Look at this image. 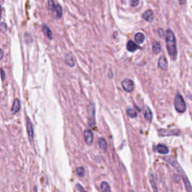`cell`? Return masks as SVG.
Here are the masks:
<instances>
[{
    "label": "cell",
    "instance_id": "cell-1",
    "mask_svg": "<svg viewBox=\"0 0 192 192\" xmlns=\"http://www.w3.org/2000/svg\"><path fill=\"white\" fill-rule=\"evenodd\" d=\"M166 44L168 54L173 60H175L177 56V48L175 35L171 30L168 29L166 32Z\"/></svg>",
    "mask_w": 192,
    "mask_h": 192
},
{
    "label": "cell",
    "instance_id": "cell-2",
    "mask_svg": "<svg viewBox=\"0 0 192 192\" xmlns=\"http://www.w3.org/2000/svg\"><path fill=\"white\" fill-rule=\"evenodd\" d=\"M165 160L167 161L170 164H172V166L176 169V170L179 172V173L182 174V179H183V182H184L185 188V190L187 192H192V186L191 185L190 181H189L187 175L185 173L184 170H183L182 167L179 165V164L174 159H172V158H164Z\"/></svg>",
    "mask_w": 192,
    "mask_h": 192
},
{
    "label": "cell",
    "instance_id": "cell-3",
    "mask_svg": "<svg viewBox=\"0 0 192 192\" xmlns=\"http://www.w3.org/2000/svg\"><path fill=\"white\" fill-rule=\"evenodd\" d=\"M174 107L178 113H183L186 111L187 107L184 98L180 94H177L174 98Z\"/></svg>",
    "mask_w": 192,
    "mask_h": 192
},
{
    "label": "cell",
    "instance_id": "cell-4",
    "mask_svg": "<svg viewBox=\"0 0 192 192\" xmlns=\"http://www.w3.org/2000/svg\"><path fill=\"white\" fill-rule=\"evenodd\" d=\"M95 112L94 104L91 103L87 108V119H88V124L90 127H93L95 125Z\"/></svg>",
    "mask_w": 192,
    "mask_h": 192
},
{
    "label": "cell",
    "instance_id": "cell-5",
    "mask_svg": "<svg viewBox=\"0 0 192 192\" xmlns=\"http://www.w3.org/2000/svg\"><path fill=\"white\" fill-rule=\"evenodd\" d=\"M181 131L179 129H161L159 130V135L161 137L167 136H179Z\"/></svg>",
    "mask_w": 192,
    "mask_h": 192
},
{
    "label": "cell",
    "instance_id": "cell-6",
    "mask_svg": "<svg viewBox=\"0 0 192 192\" xmlns=\"http://www.w3.org/2000/svg\"><path fill=\"white\" fill-rule=\"evenodd\" d=\"M122 87L127 92H131L135 88V83L133 80L131 79H125L122 82Z\"/></svg>",
    "mask_w": 192,
    "mask_h": 192
},
{
    "label": "cell",
    "instance_id": "cell-7",
    "mask_svg": "<svg viewBox=\"0 0 192 192\" xmlns=\"http://www.w3.org/2000/svg\"><path fill=\"white\" fill-rule=\"evenodd\" d=\"M26 128H27V133L29 140L30 143H32L34 140V130H33V125L31 122L30 119L29 117H26Z\"/></svg>",
    "mask_w": 192,
    "mask_h": 192
},
{
    "label": "cell",
    "instance_id": "cell-8",
    "mask_svg": "<svg viewBox=\"0 0 192 192\" xmlns=\"http://www.w3.org/2000/svg\"><path fill=\"white\" fill-rule=\"evenodd\" d=\"M84 138H85L86 143L89 146H91L93 143V133L90 129H86L84 131Z\"/></svg>",
    "mask_w": 192,
    "mask_h": 192
},
{
    "label": "cell",
    "instance_id": "cell-9",
    "mask_svg": "<svg viewBox=\"0 0 192 192\" xmlns=\"http://www.w3.org/2000/svg\"><path fill=\"white\" fill-rule=\"evenodd\" d=\"M149 181H150V184H151V186H152V190H153V191L159 192V191H158L157 185H156V182H155V179L153 176V173H152V170H149Z\"/></svg>",
    "mask_w": 192,
    "mask_h": 192
},
{
    "label": "cell",
    "instance_id": "cell-10",
    "mask_svg": "<svg viewBox=\"0 0 192 192\" xmlns=\"http://www.w3.org/2000/svg\"><path fill=\"white\" fill-rule=\"evenodd\" d=\"M20 109V101L18 98L15 99L13 102V105H12V108H11V112L12 113L15 114L18 112Z\"/></svg>",
    "mask_w": 192,
    "mask_h": 192
},
{
    "label": "cell",
    "instance_id": "cell-11",
    "mask_svg": "<svg viewBox=\"0 0 192 192\" xmlns=\"http://www.w3.org/2000/svg\"><path fill=\"white\" fill-rule=\"evenodd\" d=\"M156 150L159 154H162V155H166L169 152V149L167 146L163 145V144H159L156 146Z\"/></svg>",
    "mask_w": 192,
    "mask_h": 192
},
{
    "label": "cell",
    "instance_id": "cell-12",
    "mask_svg": "<svg viewBox=\"0 0 192 192\" xmlns=\"http://www.w3.org/2000/svg\"><path fill=\"white\" fill-rule=\"evenodd\" d=\"M140 48V47L137 44H136L135 42L132 41H129L128 42V44H127V50L129 52H135V50H138Z\"/></svg>",
    "mask_w": 192,
    "mask_h": 192
},
{
    "label": "cell",
    "instance_id": "cell-13",
    "mask_svg": "<svg viewBox=\"0 0 192 192\" xmlns=\"http://www.w3.org/2000/svg\"><path fill=\"white\" fill-rule=\"evenodd\" d=\"M159 66L162 70H167L168 67V63L167 59L164 56H161L159 60Z\"/></svg>",
    "mask_w": 192,
    "mask_h": 192
},
{
    "label": "cell",
    "instance_id": "cell-14",
    "mask_svg": "<svg viewBox=\"0 0 192 192\" xmlns=\"http://www.w3.org/2000/svg\"><path fill=\"white\" fill-rule=\"evenodd\" d=\"M143 19L147 21V22H152L154 18L153 12H152L151 10H148V11H146V12L143 14Z\"/></svg>",
    "mask_w": 192,
    "mask_h": 192
},
{
    "label": "cell",
    "instance_id": "cell-15",
    "mask_svg": "<svg viewBox=\"0 0 192 192\" xmlns=\"http://www.w3.org/2000/svg\"><path fill=\"white\" fill-rule=\"evenodd\" d=\"M42 30H43V32L44 33V35H46L47 39H49L50 40L53 39V33H52L50 28L48 27L47 25H43V26H42Z\"/></svg>",
    "mask_w": 192,
    "mask_h": 192
},
{
    "label": "cell",
    "instance_id": "cell-16",
    "mask_svg": "<svg viewBox=\"0 0 192 192\" xmlns=\"http://www.w3.org/2000/svg\"><path fill=\"white\" fill-rule=\"evenodd\" d=\"M65 62L70 67H74L75 65V62H74V59H73V57L70 54L66 55L65 57Z\"/></svg>",
    "mask_w": 192,
    "mask_h": 192
},
{
    "label": "cell",
    "instance_id": "cell-17",
    "mask_svg": "<svg viewBox=\"0 0 192 192\" xmlns=\"http://www.w3.org/2000/svg\"><path fill=\"white\" fill-rule=\"evenodd\" d=\"M98 145H99V146H100V148H101V150L104 151V152H106V151H107V143L104 138H103V137L99 138V140H98Z\"/></svg>",
    "mask_w": 192,
    "mask_h": 192
},
{
    "label": "cell",
    "instance_id": "cell-18",
    "mask_svg": "<svg viewBox=\"0 0 192 192\" xmlns=\"http://www.w3.org/2000/svg\"><path fill=\"white\" fill-rule=\"evenodd\" d=\"M135 41L137 44H142L143 43L144 40H145V36H144L142 32H138L135 35Z\"/></svg>",
    "mask_w": 192,
    "mask_h": 192
},
{
    "label": "cell",
    "instance_id": "cell-19",
    "mask_svg": "<svg viewBox=\"0 0 192 192\" xmlns=\"http://www.w3.org/2000/svg\"><path fill=\"white\" fill-rule=\"evenodd\" d=\"M152 116H152V112L151 111V110L149 109V107H146V111H145V113H144V117H145L146 121L151 122L152 120Z\"/></svg>",
    "mask_w": 192,
    "mask_h": 192
},
{
    "label": "cell",
    "instance_id": "cell-20",
    "mask_svg": "<svg viewBox=\"0 0 192 192\" xmlns=\"http://www.w3.org/2000/svg\"><path fill=\"white\" fill-rule=\"evenodd\" d=\"M152 51L155 54H158L160 53L161 51V45L159 42L154 41L153 44H152Z\"/></svg>",
    "mask_w": 192,
    "mask_h": 192
},
{
    "label": "cell",
    "instance_id": "cell-21",
    "mask_svg": "<svg viewBox=\"0 0 192 192\" xmlns=\"http://www.w3.org/2000/svg\"><path fill=\"white\" fill-rule=\"evenodd\" d=\"M126 113L127 115H128L130 118L135 119L137 116V112L136 111H135L134 109H132V108H128L126 111Z\"/></svg>",
    "mask_w": 192,
    "mask_h": 192
},
{
    "label": "cell",
    "instance_id": "cell-22",
    "mask_svg": "<svg viewBox=\"0 0 192 192\" xmlns=\"http://www.w3.org/2000/svg\"><path fill=\"white\" fill-rule=\"evenodd\" d=\"M101 190L102 192H111V188L107 182H103L101 184Z\"/></svg>",
    "mask_w": 192,
    "mask_h": 192
},
{
    "label": "cell",
    "instance_id": "cell-23",
    "mask_svg": "<svg viewBox=\"0 0 192 192\" xmlns=\"http://www.w3.org/2000/svg\"><path fill=\"white\" fill-rule=\"evenodd\" d=\"M55 11H56V15L59 18H61L63 16V8L59 5H56L55 7Z\"/></svg>",
    "mask_w": 192,
    "mask_h": 192
},
{
    "label": "cell",
    "instance_id": "cell-24",
    "mask_svg": "<svg viewBox=\"0 0 192 192\" xmlns=\"http://www.w3.org/2000/svg\"><path fill=\"white\" fill-rule=\"evenodd\" d=\"M77 174L80 177H83L85 174V170L83 167H77Z\"/></svg>",
    "mask_w": 192,
    "mask_h": 192
},
{
    "label": "cell",
    "instance_id": "cell-25",
    "mask_svg": "<svg viewBox=\"0 0 192 192\" xmlns=\"http://www.w3.org/2000/svg\"><path fill=\"white\" fill-rule=\"evenodd\" d=\"M48 5H49V8H50L51 11H54L56 5H55V3L53 0H49V2H48Z\"/></svg>",
    "mask_w": 192,
    "mask_h": 192
},
{
    "label": "cell",
    "instance_id": "cell-26",
    "mask_svg": "<svg viewBox=\"0 0 192 192\" xmlns=\"http://www.w3.org/2000/svg\"><path fill=\"white\" fill-rule=\"evenodd\" d=\"M139 4V0H130V5L132 7L137 6Z\"/></svg>",
    "mask_w": 192,
    "mask_h": 192
},
{
    "label": "cell",
    "instance_id": "cell-27",
    "mask_svg": "<svg viewBox=\"0 0 192 192\" xmlns=\"http://www.w3.org/2000/svg\"><path fill=\"white\" fill-rule=\"evenodd\" d=\"M173 180H174L176 183H179V182H180V179H181L182 176H179V175H178V174H174L173 175Z\"/></svg>",
    "mask_w": 192,
    "mask_h": 192
},
{
    "label": "cell",
    "instance_id": "cell-28",
    "mask_svg": "<svg viewBox=\"0 0 192 192\" xmlns=\"http://www.w3.org/2000/svg\"><path fill=\"white\" fill-rule=\"evenodd\" d=\"M1 77H2V80H4V79H5V71H4L3 69H1Z\"/></svg>",
    "mask_w": 192,
    "mask_h": 192
},
{
    "label": "cell",
    "instance_id": "cell-29",
    "mask_svg": "<svg viewBox=\"0 0 192 192\" xmlns=\"http://www.w3.org/2000/svg\"><path fill=\"white\" fill-rule=\"evenodd\" d=\"M180 5H185L186 3V0H179Z\"/></svg>",
    "mask_w": 192,
    "mask_h": 192
},
{
    "label": "cell",
    "instance_id": "cell-30",
    "mask_svg": "<svg viewBox=\"0 0 192 192\" xmlns=\"http://www.w3.org/2000/svg\"><path fill=\"white\" fill-rule=\"evenodd\" d=\"M3 56H4V53H3V51H2L1 49H0V60L3 58Z\"/></svg>",
    "mask_w": 192,
    "mask_h": 192
},
{
    "label": "cell",
    "instance_id": "cell-31",
    "mask_svg": "<svg viewBox=\"0 0 192 192\" xmlns=\"http://www.w3.org/2000/svg\"><path fill=\"white\" fill-rule=\"evenodd\" d=\"M2 17V6L0 5V19Z\"/></svg>",
    "mask_w": 192,
    "mask_h": 192
},
{
    "label": "cell",
    "instance_id": "cell-32",
    "mask_svg": "<svg viewBox=\"0 0 192 192\" xmlns=\"http://www.w3.org/2000/svg\"><path fill=\"white\" fill-rule=\"evenodd\" d=\"M131 192H134V191H131Z\"/></svg>",
    "mask_w": 192,
    "mask_h": 192
},
{
    "label": "cell",
    "instance_id": "cell-33",
    "mask_svg": "<svg viewBox=\"0 0 192 192\" xmlns=\"http://www.w3.org/2000/svg\"><path fill=\"white\" fill-rule=\"evenodd\" d=\"M83 192H85V191H83Z\"/></svg>",
    "mask_w": 192,
    "mask_h": 192
}]
</instances>
